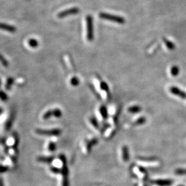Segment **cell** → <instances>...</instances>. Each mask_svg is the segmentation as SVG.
<instances>
[{"mask_svg": "<svg viewBox=\"0 0 186 186\" xmlns=\"http://www.w3.org/2000/svg\"><path fill=\"white\" fill-rule=\"evenodd\" d=\"M59 159L62 162V168L61 173L62 175V186H69V171L67 165L66 158L64 155L61 154L59 155Z\"/></svg>", "mask_w": 186, "mask_h": 186, "instance_id": "6da1fadb", "label": "cell"}, {"mask_svg": "<svg viewBox=\"0 0 186 186\" xmlns=\"http://www.w3.org/2000/svg\"><path fill=\"white\" fill-rule=\"evenodd\" d=\"M99 17L101 19L107 20L115 23H117V24H123L125 22V20L124 18H122L121 16L109 14V13H100L99 14Z\"/></svg>", "mask_w": 186, "mask_h": 186, "instance_id": "7a4b0ae2", "label": "cell"}, {"mask_svg": "<svg viewBox=\"0 0 186 186\" xmlns=\"http://www.w3.org/2000/svg\"><path fill=\"white\" fill-rule=\"evenodd\" d=\"M86 38L88 41H92L94 39V29H93V21L91 15H87L86 18Z\"/></svg>", "mask_w": 186, "mask_h": 186, "instance_id": "3957f363", "label": "cell"}, {"mask_svg": "<svg viewBox=\"0 0 186 186\" xmlns=\"http://www.w3.org/2000/svg\"><path fill=\"white\" fill-rule=\"evenodd\" d=\"M36 133L39 135L46 136H58L61 134V130L59 129H37Z\"/></svg>", "mask_w": 186, "mask_h": 186, "instance_id": "277c9868", "label": "cell"}, {"mask_svg": "<svg viewBox=\"0 0 186 186\" xmlns=\"http://www.w3.org/2000/svg\"><path fill=\"white\" fill-rule=\"evenodd\" d=\"M80 11V10L78 7H72L70 9H68L67 10H63L61 12L57 14V17L59 18H63L69 15H76Z\"/></svg>", "mask_w": 186, "mask_h": 186, "instance_id": "5b68a950", "label": "cell"}, {"mask_svg": "<svg viewBox=\"0 0 186 186\" xmlns=\"http://www.w3.org/2000/svg\"><path fill=\"white\" fill-rule=\"evenodd\" d=\"M169 91L172 94L182 98V99H185L186 98V92L180 90L177 86H171L169 88Z\"/></svg>", "mask_w": 186, "mask_h": 186, "instance_id": "8992f818", "label": "cell"}, {"mask_svg": "<svg viewBox=\"0 0 186 186\" xmlns=\"http://www.w3.org/2000/svg\"><path fill=\"white\" fill-rule=\"evenodd\" d=\"M151 183L154 186H170L173 183L172 179H155L151 181Z\"/></svg>", "mask_w": 186, "mask_h": 186, "instance_id": "52a82bcc", "label": "cell"}, {"mask_svg": "<svg viewBox=\"0 0 186 186\" xmlns=\"http://www.w3.org/2000/svg\"><path fill=\"white\" fill-rule=\"evenodd\" d=\"M0 30H2L11 33H14L16 32V28L13 26L5 24V23L0 22Z\"/></svg>", "mask_w": 186, "mask_h": 186, "instance_id": "ba28073f", "label": "cell"}, {"mask_svg": "<svg viewBox=\"0 0 186 186\" xmlns=\"http://www.w3.org/2000/svg\"><path fill=\"white\" fill-rule=\"evenodd\" d=\"M15 117V113L14 112L11 113L9 118L7 120L6 123H5V129L6 131H9L11 129V126H12Z\"/></svg>", "mask_w": 186, "mask_h": 186, "instance_id": "9c48e42d", "label": "cell"}, {"mask_svg": "<svg viewBox=\"0 0 186 186\" xmlns=\"http://www.w3.org/2000/svg\"><path fill=\"white\" fill-rule=\"evenodd\" d=\"M121 157L122 160L125 162H128L129 160V149L126 146H123L121 148Z\"/></svg>", "mask_w": 186, "mask_h": 186, "instance_id": "30bf717a", "label": "cell"}, {"mask_svg": "<svg viewBox=\"0 0 186 186\" xmlns=\"http://www.w3.org/2000/svg\"><path fill=\"white\" fill-rule=\"evenodd\" d=\"M98 143V140L96 138H93L91 140H89L85 144V152L86 153H89L91 149V148L96 145Z\"/></svg>", "mask_w": 186, "mask_h": 186, "instance_id": "8fae6325", "label": "cell"}, {"mask_svg": "<svg viewBox=\"0 0 186 186\" xmlns=\"http://www.w3.org/2000/svg\"><path fill=\"white\" fill-rule=\"evenodd\" d=\"M37 160L39 162H43V163L50 164L54 161V157L52 156H40L37 158Z\"/></svg>", "mask_w": 186, "mask_h": 186, "instance_id": "7c38bea8", "label": "cell"}, {"mask_svg": "<svg viewBox=\"0 0 186 186\" xmlns=\"http://www.w3.org/2000/svg\"><path fill=\"white\" fill-rule=\"evenodd\" d=\"M19 141L20 140H19L18 135L17 133H15L14 135V143L12 146V149L15 152V154L17 153V152H18V146L19 144Z\"/></svg>", "mask_w": 186, "mask_h": 186, "instance_id": "4fadbf2b", "label": "cell"}, {"mask_svg": "<svg viewBox=\"0 0 186 186\" xmlns=\"http://www.w3.org/2000/svg\"><path fill=\"white\" fill-rule=\"evenodd\" d=\"M163 42L166 46V47L169 50H173L175 49V45L170 40H168L167 39L163 38Z\"/></svg>", "mask_w": 186, "mask_h": 186, "instance_id": "5bb4252c", "label": "cell"}, {"mask_svg": "<svg viewBox=\"0 0 186 186\" xmlns=\"http://www.w3.org/2000/svg\"><path fill=\"white\" fill-rule=\"evenodd\" d=\"M140 165H143L145 166H148V167H154V166H156L158 164V162L155 161H140L139 162Z\"/></svg>", "mask_w": 186, "mask_h": 186, "instance_id": "9a60e30c", "label": "cell"}, {"mask_svg": "<svg viewBox=\"0 0 186 186\" xmlns=\"http://www.w3.org/2000/svg\"><path fill=\"white\" fill-rule=\"evenodd\" d=\"M14 82H15L14 78H9L7 79L6 84H5V90H7V91L10 90L11 88V86H12V85L14 84Z\"/></svg>", "mask_w": 186, "mask_h": 186, "instance_id": "2e32d148", "label": "cell"}, {"mask_svg": "<svg viewBox=\"0 0 186 186\" xmlns=\"http://www.w3.org/2000/svg\"><path fill=\"white\" fill-rule=\"evenodd\" d=\"M142 111V108L138 106V105H134V106H130L128 108V111L131 113L133 114H135V113H138Z\"/></svg>", "mask_w": 186, "mask_h": 186, "instance_id": "e0dca14e", "label": "cell"}, {"mask_svg": "<svg viewBox=\"0 0 186 186\" xmlns=\"http://www.w3.org/2000/svg\"><path fill=\"white\" fill-rule=\"evenodd\" d=\"M99 111H100V113L102 115V118L103 119H106L108 118V113L106 108L104 106H102L100 108Z\"/></svg>", "mask_w": 186, "mask_h": 186, "instance_id": "ac0fdd59", "label": "cell"}, {"mask_svg": "<svg viewBox=\"0 0 186 186\" xmlns=\"http://www.w3.org/2000/svg\"><path fill=\"white\" fill-rule=\"evenodd\" d=\"M28 44L29 46H30L32 48H37L38 45H39V42L38 40L34 38H31L28 40Z\"/></svg>", "mask_w": 186, "mask_h": 186, "instance_id": "d6986e66", "label": "cell"}, {"mask_svg": "<svg viewBox=\"0 0 186 186\" xmlns=\"http://www.w3.org/2000/svg\"><path fill=\"white\" fill-rule=\"evenodd\" d=\"M179 73V68L177 65H173L170 68V74L172 76H177Z\"/></svg>", "mask_w": 186, "mask_h": 186, "instance_id": "ffe728a7", "label": "cell"}, {"mask_svg": "<svg viewBox=\"0 0 186 186\" xmlns=\"http://www.w3.org/2000/svg\"><path fill=\"white\" fill-rule=\"evenodd\" d=\"M62 111L59 109H55L53 110V116L56 118H60L62 117Z\"/></svg>", "mask_w": 186, "mask_h": 186, "instance_id": "44dd1931", "label": "cell"}, {"mask_svg": "<svg viewBox=\"0 0 186 186\" xmlns=\"http://www.w3.org/2000/svg\"><path fill=\"white\" fill-rule=\"evenodd\" d=\"M53 116V110H49L43 115V119L44 120H49Z\"/></svg>", "mask_w": 186, "mask_h": 186, "instance_id": "7402d4cb", "label": "cell"}, {"mask_svg": "<svg viewBox=\"0 0 186 186\" xmlns=\"http://www.w3.org/2000/svg\"><path fill=\"white\" fill-rule=\"evenodd\" d=\"M100 88H101V90H102L104 92H109V86L106 82H103V81L100 82Z\"/></svg>", "mask_w": 186, "mask_h": 186, "instance_id": "603a6c76", "label": "cell"}, {"mask_svg": "<svg viewBox=\"0 0 186 186\" xmlns=\"http://www.w3.org/2000/svg\"><path fill=\"white\" fill-rule=\"evenodd\" d=\"M0 62L1 63V64L4 67H7L9 66V62L7 60L5 59V58L2 55L0 54Z\"/></svg>", "mask_w": 186, "mask_h": 186, "instance_id": "cb8c5ba5", "label": "cell"}, {"mask_svg": "<svg viewBox=\"0 0 186 186\" xmlns=\"http://www.w3.org/2000/svg\"><path fill=\"white\" fill-rule=\"evenodd\" d=\"M146 121V119L144 117H142L138 119L135 122H134V125H142L145 123V122Z\"/></svg>", "mask_w": 186, "mask_h": 186, "instance_id": "d4e9b609", "label": "cell"}, {"mask_svg": "<svg viewBox=\"0 0 186 186\" xmlns=\"http://www.w3.org/2000/svg\"><path fill=\"white\" fill-rule=\"evenodd\" d=\"M71 85L73 86H77L79 85L80 81L77 77H73L70 80Z\"/></svg>", "mask_w": 186, "mask_h": 186, "instance_id": "484cf974", "label": "cell"}, {"mask_svg": "<svg viewBox=\"0 0 186 186\" xmlns=\"http://www.w3.org/2000/svg\"><path fill=\"white\" fill-rule=\"evenodd\" d=\"M48 149L50 152H54L56 149V144L54 142H50L48 146Z\"/></svg>", "mask_w": 186, "mask_h": 186, "instance_id": "4316f807", "label": "cell"}, {"mask_svg": "<svg viewBox=\"0 0 186 186\" xmlns=\"http://www.w3.org/2000/svg\"><path fill=\"white\" fill-rule=\"evenodd\" d=\"M0 99L3 101H6L8 99L7 94L3 90H0Z\"/></svg>", "mask_w": 186, "mask_h": 186, "instance_id": "83f0119b", "label": "cell"}, {"mask_svg": "<svg viewBox=\"0 0 186 186\" xmlns=\"http://www.w3.org/2000/svg\"><path fill=\"white\" fill-rule=\"evenodd\" d=\"M50 171L55 174H60L61 173V169H60L59 167L55 166H51L50 167Z\"/></svg>", "mask_w": 186, "mask_h": 186, "instance_id": "f1b7e54d", "label": "cell"}, {"mask_svg": "<svg viewBox=\"0 0 186 186\" xmlns=\"http://www.w3.org/2000/svg\"><path fill=\"white\" fill-rule=\"evenodd\" d=\"M90 122H91V123L92 124V125L94 126V127H96V128L98 129V127H99V125H98L97 120L95 118H93V117L91 118L90 119Z\"/></svg>", "mask_w": 186, "mask_h": 186, "instance_id": "f546056e", "label": "cell"}, {"mask_svg": "<svg viewBox=\"0 0 186 186\" xmlns=\"http://www.w3.org/2000/svg\"><path fill=\"white\" fill-rule=\"evenodd\" d=\"M9 170V167L7 166H4L0 164V173H3L6 172Z\"/></svg>", "mask_w": 186, "mask_h": 186, "instance_id": "4dcf8cb0", "label": "cell"}, {"mask_svg": "<svg viewBox=\"0 0 186 186\" xmlns=\"http://www.w3.org/2000/svg\"><path fill=\"white\" fill-rule=\"evenodd\" d=\"M177 175H184L186 174V168H179L175 171Z\"/></svg>", "mask_w": 186, "mask_h": 186, "instance_id": "1f68e13d", "label": "cell"}, {"mask_svg": "<svg viewBox=\"0 0 186 186\" xmlns=\"http://www.w3.org/2000/svg\"><path fill=\"white\" fill-rule=\"evenodd\" d=\"M5 142H6V140L4 138H0V144H5Z\"/></svg>", "mask_w": 186, "mask_h": 186, "instance_id": "d6a6232c", "label": "cell"}, {"mask_svg": "<svg viewBox=\"0 0 186 186\" xmlns=\"http://www.w3.org/2000/svg\"><path fill=\"white\" fill-rule=\"evenodd\" d=\"M0 186H5L3 181V178L1 177H0Z\"/></svg>", "mask_w": 186, "mask_h": 186, "instance_id": "836d02e7", "label": "cell"}, {"mask_svg": "<svg viewBox=\"0 0 186 186\" xmlns=\"http://www.w3.org/2000/svg\"><path fill=\"white\" fill-rule=\"evenodd\" d=\"M2 113H3V109L0 108V114H1Z\"/></svg>", "mask_w": 186, "mask_h": 186, "instance_id": "e575fe53", "label": "cell"}, {"mask_svg": "<svg viewBox=\"0 0 186 186\" xmlns=\"http://www.w3.org/2000/svg\"><path fill=\"white\" fill-rule=\"evenodd\" d=\"M1 80H0V86H1Z\"/></svg>", "mask_w": 186, "mask_h": 186, "instance_id": "d590c367", "label": "cell"}, {"mask_svg": "<svg viewBox=\"0 0 186 186\" xmlns=\"http://www.w3.org/2000/svg\"><path fill=\"white\" fill-rule=\"evenodd\" d=\"M179 186H182V185H179Z\"/></svg>", "mask_w": 186, "mask_h": 186, "instance_id": "8d00e7d4", "label": "cell"}]
</instances>
